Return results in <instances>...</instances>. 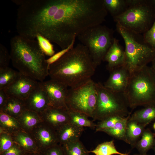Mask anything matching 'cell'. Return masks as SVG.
<instances>
[{
  "mask_svg": "<svg viewBox=\"0 0 155 155\" xmlns=\"http://www.w3.org/2000/svg\"><path fill=\"white\" fill-rule=\"evenodd\" d=\"M14 143L10 134L0 132V154L9 149Z\"/></svg>",
  "mask_w": 155,
  "mask_h": 155,
  "instance_id": "1f68e13d",
  "label": "cell"
},
{
  "mask_svg": "<svg viewBox=\"0 0 155 155\" xmlns=\"http://www.w3.org/2000/svg\"><path fill=\"white\" fill-rule=\"evenodd\" d=\"M38 83L37 81L20 73L12 83L3 90L9 97L24 100Z\"/></svg>",
  "mask_w": 155,
  "mask_h": 155,
  "instance_id": "8fae6325",
  "label": "cell"
},
{
  "mask_svg": "<svg viewBox=\"0 0 155 155\" xmlns=\"http://www.w3.org/2000/svg\"><path fill=\"white\" fill-rule=\"evenodd\" d=\"M90 152L95 155H129L127 154L118 151L115 146L113 140L99 144L95 149Z\"/></svg>",
  "mask_w": 155,
  "mask_h": 155,
  "instance_id": "4316f807",
  "label": "cell"
},
{
  "mask_svg": "<svg viewBox=\"0 0 155 155\" xmlns=\"http://www.w3.org/2000/svg\"><path fill=\"white\" fill-rule=\"evenodd\" d=\"M123 93L131 108L155 106V73L151 67L147 65L131 73Z\"/></svg>",
  "mask_w": 155,
  "mask_h": 155,
  "instance_id": "3957f363",
  "label": "cell"
},
{
  "mask_svg": "<svg viewBox=\"0 0 155 155\" xmlns=\"http://www.w3.org/2000/svg\"><path fill=\"white\" fill-rule=\"evenodd\" d=\"M36 39L40 48L45 55L51 57L55 54L53 45L48 39L39 34L37 35Z\"/></svg>",
  "mask_w": 155,
  "mask_h": 155,
  "instance_id": "f546056e",
  "label": "cell"
},
{
  "mask_svg": "<svg viewBox=\"0 0 155 155\" xmlns=\"http://www.w3.org/2000/svg\"><path fill=\"white\" fill-rule=\"evenodd\" d=\"M75 38L73 39L71 43L67 47L62 50L61 51L57 52L55 54L49 58L46 59L47 63L49 67L50 65L59 60L66 53L73 47L75 41Z\"/></svg>",
  "mask_w": 155,
  "mask_h": 155,
  "instance_id": "e575fe53",
  "label": "cell"
},
{
  "mask_svg": "<svg viewBox=\"0 0 155 155\" xmlns=\"http://www.w3.org/2000/svg\"><path fill=\"white\" fill-rule=\"evenodd\" d=\"M133 155H149L148 154H141L139 153V154H134Z\"/></svg>",
  "mask_w": 155,
  "mask_h": 155,
  "instance_id": "b9f144b4",
  "label": "cell"
},
{
  "mask_svg": "<svg viewBox=\"0 0 155 155\" xmlns=\"http://www.w3.org/2000/svg\"><path fill=\"white\" fill-rule=\"evenodd\" d=\"M39 82L46 94L51 106L68 110L66 104L68 91L67 86L51 79Z\"/></svg>",
  "mask_w": 155,
  "mask_h": 155,
  "instance_id": "9c48e42d",
  "label": "cell"
},
{
  "mask_svg": "<svg viewBox=\"0 0 155 155\" xmlns=\"http://www.w3.org/2000/svg\"><path fill=\"white\" fill-rule=\"evenodd\" d=\"M40 152L41 155H65L62 146L59 144Z\"/></svg>",
  "mask_w": 155,
  "mask_h": 155,
  "instance_id": "8d00e7d4",
  "label": "cell"
},
{
  "mask_svg": "<svg viewBox=\"0 0 155 155\" xmlns=\"http://www.w3.org/2000/svg\"><path fill=\"white\" fill-rule=\"evenodd\" d=\"M61 146L65 155H89L90 153L79 139Z\"/></svg>",
  "mask_w": 155,
  "mask_h": 155,
  "instance_id": "484cf974",
  "label": "cell"
},
{
  "mask_svg": "<svg viewBox=\"0 0 155 155\" xmlns=\"http://www.w3.org/2000/svg\"><path fill=\"white\" fill-rule=\"evenodd\" d=\"M22 129L30 133L37 125L43 122L40 115L34 111L26 109L16 119Z\"/></svg>",
  "mask_w": 155,
  "mask_h": 155,
  "instance_id": "e0dca14e",
  "label": "cell"
},
{
  "mask_svg": "<svg viewBox=\"0 0 155 155\" xmlns=\"http://www.w3.org/2000/svg\"><path fill=\"white\" fill-rule=\"evenodd\" d=\"M10 44L13 66L23 75L43 81L49 75V67L37 40L18 34L11 38Z\"/></svg>",
  "mask_w": 155,
  "mask_h": 155,
  "instance_id": "7a4b0ae2",
  "label": "cell"
},
{
  "mask_svg": "<svg viewBox=\"0 0 155 155\" xmlns=\"http://www.w3.org/2000/svg\"><path fill=\"white\" fill-rule=\"evenodd\" d=\"M153 127L154 130L155 131V122L153 124Z\"/></svg>",
  "mask_w": 155,
  "mask_h": 155,
  "instance_id": "ee69618b",
  "label": "cell"
},
{
  "mask_svg": "<svg viewBox=\"0 0 155 155\" xmlns=\"http://www.w3.org/2000/svg\"><path fill=\"white\" fill-rule=\"evenodd\" d=\"M148 1L153 9L155 11V0H148Z\"/></svg>",
  "mask_w": 155,
  "mask_h": 155,
  "instance_id": "f35d334b",
  "label": "cell"
},
{
  "mask_svg": "<svg viewBox=\"0 0 155 155\" xmlns=\"http://www.w3.org/2000/svg\"><path fill=\"white\" fill-rule=\"evenodd\" d=\"M123 117H124L114 116L100 121L96 124L95 128L96 131H102L103 130L112 128Z\"/></svg>",
  "mask_w": 155,
  "mask_h": 155,
  "instance_id": "4dcf8cb0",
  "label": "cell"
},
{
  "mask_svg": "<svg viewBox=\"0 0 155 155\" xmlns=\"http://www.w3.org/2000/svg\"><path fill=\"white\" fill-rule=\"evenodd\" d=\"M143 35L146 42L155 49V19L151 27Z\"/></svg>",
  "mask_w": 155,
  "mask_h": 155,
  "instance_id": "836d02e7",
  "label": "cell"
},
{
  "mask_svg": "<svg viewBox=\"0 0 155 155\" xmlns=\"http://www.w3.org/2000/svg\"><path fill=\"white\" fill-rule=\"evenodd\" d=\"M125 61V50L120 44L119 40L115 38L113 44L106 54L103 61L107 63L106 69L111 72L124 65Z\"/></svg>",
  "mask_w": 155,
  "mask_h": 155,
  "instance_id": "9a60e30c",
  "label": "cell"
},
{
  "mask_svg": "<svg viewBox=\"0 0 155 155\" xmlns=\"http://www.w3.org/2000/svg\"><path fill=\"white\" fill-rule=\"evenodd\" d=\"M27 153L18 144L14 143L11 148L0 154V155H26Z\"/></svg>",
  "mask_w": 155,
  "mask_h": 155,
  "instance_id": "d590c367",
  "label": "cell"
},
{
  "mask_svg": "<svg viewBox=\"0 0 155 155\" xmlns=\"http://www.w3.org/2000/svg\"><path fill=\"white\" fill-rule=\"evenodd\" d=\"M20 74L19 71L9 67L0 69V90L4 89L12 83Z\"/></svg>",
  "mask_w": 155,
  "mask_h": 155,
  "instance_id": "f1b7e54d",
  "label": "cell"
},
{
  "mask_svg": "<svg viewBox=\"0 0 155 155\" xmlns=\"http://www.w3.org/2000/svg\"><path fill=\"white\" fill-rule=\"evenodd\" d=\"M24 101L26 109L38 114L51 106L46 94L39 82Z\"/></svg>",
  "mask_w": 155,
  "mask_h": 155,
  "instance_id": "5bb4252c",
  "label": "cell"
},
{
  "mask_svg": "<svg viewBox=\"0 0 155 155\" xmlns=\"http://www.w3.org/2000/svg\"><path fill=\"white\" fill-rule=\"evenodd\" d=\"M23 130L17 119L0 111V132L10 135Z\"/></svg>",
  "mask_w": 155,
  "mask_h": 155,
  "instance_id": "44dd1931",
  "label": "cell"
},
{
  "mask_svg": "<svg viewBox=\"0 0 155 155\" xmlns=\"http://www.w3.org/2000/svg\"><path fill=\"white\" fill-rule=\"evenodd\" d=\"M116 29L125 42L124 65L130 74L155 59V49L146 42L143 35L132 31L118 23L116 24Z\"/></svg>",
  "mask_w": 155,
  "mask_h": 155,
  "instance_id": "277c9868",
  "label": "cell"
},
{
  "mask_svg": "<svg viewBox=\"0 0 155 155\" xmlns=\"http://www.w3.org/2000/svg\"><path fill=\"white\" fill-rule=\"evenodd\" d=\"M104 6L114 18L123 13L129 6L128 0H103Z\"/></svg>",
  "mask_w": 155,
  "mask_h": 155,
  "instance_id": "cb8c5ba5",
  "label": "cell"
},
{
  "mask_svg": "<svg viewBox=\"0 0 155 155\" xmlns=\"http://www.w3.org/2000/svg\"><path fill=\"white\" fill-rule=\"evenodd\" d=\"M146 125L129 119L127 124L126 143L135 147L137 142L140 140Z\"/></svg>",
  "mask_w": 155,
  "mask_h": 155,
  "instance_id": "ac0fdd59",
  "label": "cell"
},
{
  "mask_svg": "<svg viewBox=\"0 0 155 155\" xmlns=\"http://www.w3.org/2000/svg\"><path fill=\"white\" fill-rule=\"evenodd\" d=\"M29 133L39 152L59 144L56 131L43 122L37 125Z\"/></svg>",
  "mask_w": 155,
  "mask_h": 155,
  "instance_id": "30bf717a",
  "label": "cell"
},
{
  "mask_svg": "<svg viewBox=\"0 0 155 155\" xmlns=\"http://www.w3.org/2000/svg\"><path fill=\"white\" fill-rule=\"evenodd\" d=\"M9 97L3 90H0V110H1Z\"/></svg>",
  "mask_w": 155,
  "mask_h": 155,
  "instance_id": "74e56055",
  "label": "cell"
},
{
  "mask_svg": "<svg viewBox=\"0 0 155 155\" xmlns=\"http://www.w3.org/2000/svg\"><path fill=\"white\" fill-rule=\"evenodd\" d=\"M26 155H27V154H26Z\"/></svg>",
  "mask_w": 155,
  "mask_h": 155,
  "instance_id": "f6af8a7d",
  "label": "cell"
},
{
  "mask_svg": "<svg viewBox=\"0 0 155 155\" xmlns=\"http://www.w3.org/2000/svg\"><path fill=\"white\" fill-rule=\"evenodd\" d=\"M131 115L130 114L127 117H123L113 127L103 130L102 132H105L116 139L126 142L125 133L127 124Z\"/></svg>",
  "mask_w": 155,
  "mask_h": 155,
  "instance_id": "d4e9b609",
  "label": "cell"
},
{
  "mask_svg": "<svg viewBox=\"0 0 155 155\" xmlns=\"http://www.w3.org/2000/svg\"><path fill=\"white\" fill-rule=\"evenodd\" d=\"M14 143L20 146L27 153L39 152L30 134L23 130L11 135Z\"/></svg>",
  "mask_w": 155,
  "mask_h": 155,
  "instance_id": "d6986e66",
  "label": "cell"
},
{
  "mask_svg": "<svg viewBox=\"0 0 155 155\" xmlns=\"http://www.w3.org/2000/svg\"><path fill=\"white\" fill-rule=\"evenodd\" d=\"M114 31L101 24L90 27L77 37L86 46L94 63L97 67L103 61L106 53L113 44Z\"/></svg>",
  "mask_w": 155,
  "mask_h": 155,
  "instance_id": "8992f818",
  "label": "cell"
},
{
  "mask_svg": "<svg viewBox=\"0 0 155 155\" xmlns=\"http://www.w3.org/2000/svg\"><path fill=\"white\" fill-rule=\"evenodd\" d=\"M43 122L56 131L70 122L68 110L50 106L39 114Z\"/></svg>",
  "mask_w": 155,
  "mask_h": 155,
  "instance_id": "4fadbf2b",
  "label": "cell"
},
{
  "mask_svg": "<svg viewBox=\"0 0 155 155\" xmlns=\"http://www.w3.org/2000/svg\"><path fill=\"white\" fill-rule=\"evenodd\" d=\"M110 75L104 82L106 88L116 92L124 93L128 85L130 74L124 65L110 72Z\"/></svg>",
  "mask_w": 155,
  "mask_h": 155,
  "instance_id": "7c38bea8",
  "label": "cell"
},
{
  "mask_svg": "<svg viewBox=\"0 0 155 155\" xmlns=\"http://www.w3.org/2000/svg\"><path fill=\"white\" fill-rule=\"evenodd\" d=\"M96 85L98 98L94 121H101L114 116L125 117L131 114L123 93L114 92L100 82L96 83Z\"/></svg>",
  "mask_w": 155,
  "mask_h": 155,
  "instance_id": "52a82bcc",
  "label": "cell"
},
{
  "mask_svg": "<svg viewBox=\"0 0 155 155\" xmlns=\"http://www.w3.org/2000/svg\"><path fill=\"white\" fill-rule=\"evenodd\" d=\"M155 142V134L150 129H145L141 138L136 143L135 148L139 153L147 154L148 151L153 148Z\"/></svg>",
  "mask_w": 155,
  "mask_h": 155,
  "instance_id": "7402d4cb",
  "label": "cell"
},
{
  "mask_svg": "<svg viewBox=\"0 0 155 155\" xmlns=\"http://www.w3.org/2000/svg\"><path fill=\"white\" fill-rule=\"evenodd\" d=\"M152 149L154 150V155H155V142L154 145V147H153Z\"/></svg>",
  "mask_w": 155,
  "mask_h": 155,
  "instance_id": "7bdbcfd3",
  "label": "cell"
},
{
  "mask_svg": "<svg viewBox=\"0 0 155 155\" xmlns=\"http://www.w3.org/2000/svg\"><path fill=\"white\" fill-rule=\"evenodd\" d=\"M152 66L151 67L155 73V59L152 62Z\"/></svg>",
  "mask_w": 155,
  "mask_h": 155,
  "instance_id": "ab89813d",
  "label": "cell"
},
{
  "mask_svg": "<svg viewBox=\"0 0 155 155\" xmlns=\"http://www.w3.org/2000/svg\"><path fill=\"white\" fill-rule=\"evenodd\" d=\"M70 122L79 127L95 129L96 124L89 120L86 115L77 111L68 110Z\"/></svg>",
  "mask_w": 155,
  "mask_h": 155,
  "instance_id": "83f0119b",
  "label": "cell"
},
{
  "mask_svg": "<svg viewBox=\"0 0 155 155\" xmlns=\"http://www.w3.org/2000/svg\"><path fill=\"white\" fill-rule=\"evenodd\" d=\"M84 130L71 122L66 124L56 131L59 144L62 145L79 139Z\"/></svg>",
  "mask_w": 155,
  "mask_h": 155,
  "instance_id": "2e32d148",
  "label": "cell"
},
{
  "mask_svg": "<svg viewBox=\"0 0 155 155\" xmlns=\"http://www.w3.org/2000/svg\"><path fill=\"white\" fill-rule=\"evenodd\" d=\"M11 57L7 48L3 44H0V69L9 67Z\"/></svg>",
  "mask_w": 155,
  "mask_h": 155,
  "instance_id": "d6a6232c",
  "label": "cell"
},
{
  "mask_svg": "<svg viewBox=\"0 0 155 155\" xmlns=\"http://www.w3.org/2000/svg\"><path fill=\"white\" fill-rule=\"evenodd\" d=\"M129 6L114 21L135 33L142 34L152 26L155 19V11L148 0H128Z\"/></svg>",
  "mask_w": 155,
  "mask_h": 155,
  "instance_id": "5b68a950",
  "label": "cell"
},
{
  "mask_svg": "<svg viewBox=\"0 0 155 155\" xmlns=\"http://www.w3.org/2000/svg\"><path fill=\"white\" fill-rule=\"evenodd\" d=\"M26 109L24 100L9 97L1 110L5 113L16 119Z\"/></svg>",
  "mask_w": 155,
  "mask_h": 155,
  "instance_id": "ffe728a7",
  "label": "cell"
},
{
  "mask_svg": "<svg viewBox=\"0 0 155 155\" xmlns=\"http://www.w3.org/2000/svg\"><path fill=\"white\" fill-rule=\"evenodd\" d=\"M96 67L87 48L78 44L49 65V75L51 79L75 88L91 80Z\"/></svg>",
  "mask_w": 155,
  "mask_h": 155,
  "instance_id": "6da1fadb",
  "label": "cell"
},
{
  "mask_svg": "<svg viewBox=\"0 0 155 155\" xmlns=\"http://www.w3.org/2000/svg\"><path fill=\"white\" fill-rule=\"evenodd\" d=\"M98 98L97 90L92 79L79 87L68 89L66 104L68 110L93 117Z\"/></svg>",
  "mask_w": 155,
  "mask_h": 155,
  "instance_id": "ba28073f",
  "label": "cell"
},
{
  "mask_svg": "<svg viewBox=\"0 0 155 155\" xmlns=\"http://www.w3.org/2000/svg\"><path fill=\"white\" fill-rule=\"evenodd\" d=\"M129 119L147 125L155 120V106H147L135 111Z\"/></svg>",
  "mask_w": 155,
  "mask_h": 155,
  "instance_id": "603a6c76",
  "label": "cell"
},
{
  "mask_svg": "<svg viewBox=\"0 0 155 155\" xmlns=\"http://www.w3.org/2000/svg\"><path fill=\"white\" fill-rule=\"evenodd\" d=\"M26 155H41L40 152L28 153Z\"/></svg>",
  "mask_w": 155,
  "mask_h": 155,
  "instance_id": "60d3db41",
  "label": "cell"
}]
</instances>
